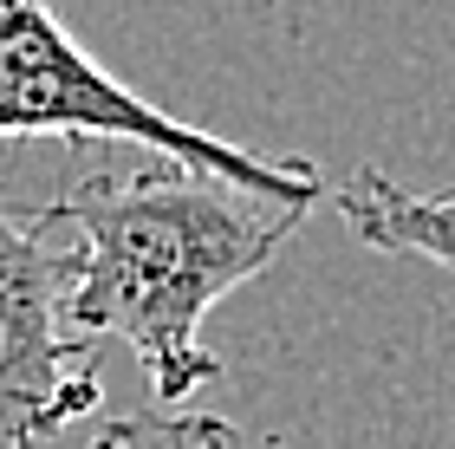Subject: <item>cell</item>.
I'll return each instance as SVG.
<instances>
[{
	"label": "cell",
	"mask_w": 455,
	"mask_h": 449,
	"mask_svg": "<svg viewBox=\"0 0 455 449\" xmlns=\"http://www.w3.org/2000/svg\"><path fill=\"white\" fill-rule=\"evenodd\" d=\"M46 209L59 229H78L66 300L72 333L124 339L163 411L215 384L221 365L202 345V319L306 221V209L260 202L163 156L143 170H98Z\"/></svg>",
	"instance_id": "obj_1"
},
{
	"label": "cell",
	"mask_w": 455,
	"mask_h": 449,
	"mask_svg": "<svg viewBox=\"0 0 455 449\" xmlns=\"http://www.w3.org/2000/svg\"><path fill=\"white\" fill-rule=\"evenodd\" d=\"M13 137H66V144H137L163 163H189L235 189L313 215L325 176L306 156H260L182 124L143 92L117 85L78 39L59 27L46 0H0V144Z\"/></svg>",
	"instance_id": "obj_2"
},
{
	"label": "cell",
	"mask_w": 455,
	"mask_h": 449,
	"mask_svg": "<svg viewBox=\"0 0 455 449\" xmlns=\"http://www.w3.org/2000/svg\"><path fill=\"white\" fill-rule=\"evenodd\" d=\"M52 209L0 202V449H39L105 404L98 339L66 319L72 248H52Z\"/></svg>",
	"instance_id": "obj_3"
},
{
	"label": "cell",
	"mask_w": 455,
	"mask_h": 449,
	"mask_svg": "<svg viewBox=\"0 0 455 449\" xmlns=\"http://www.w3.org/2000/svg\"><path fill=\"white\" fill-rule=\"evenodd\" d=\"M332 209L345 229L378 254H417L455 274V182L449 189H403L384 170H358L339 182Z\"/></svg>",
	"instance_id": "obj_4"
},
{
	"label": "cell",
	"mask_w": 455,
	"mask_h": 449,
	"mask_svg": "<svg viewBox=\"0 0 455 449\" xmlns=\"http://www.w3.org/2000/svg\"><path fill=\"white\" fill-rule=\"evenodd\" d=\"M92 449H267L260 437H247L228 417H202V411H131L111 417L92 437Z\"/></svg>",
	"instance_id": "obj_5"
}]
</instances>
